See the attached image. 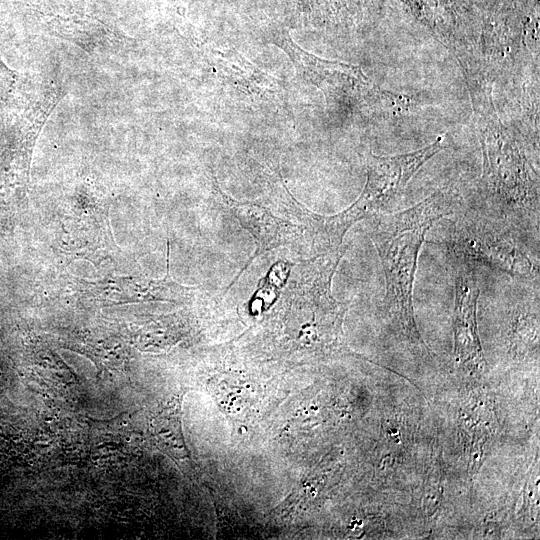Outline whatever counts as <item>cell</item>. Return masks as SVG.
<instances>
[{
    "label": "cell",
    "mask_w": 540,
    "mask_h": 540,
    "mask_svg": "<svg viewBox=\"0 0 540 540\" xmlns=\"http://www.w3.org/2000/svg\"><path fill=\"white\" fill-rule=\"evenodd\" d=\"M226 204L241 224L254 236L262 251L281 243L280 225L264 208L236 202L223 195Z\"/></svg>",
    "instance_id": "obj_7"
},
{
    "label": "cell",
    "mask_w": 540,
    "mask_h": 540,
    "mask_svg": "<svg viewBox=\"0 0 540 540\" xmlns=\"http://www.w3.org/2000/svg\"><path fill=\"white\" fill-rule=\"evenodd\" d=\"M452 202L448 192L437 191L406 210L378 217L370 229L385 276L386 311L411 336H417L412 297L419 252L429 229L451 212Z\"/></svg>",
    "instance_id": "obj_1"
},
{
    "label": "cell",
    "mask_w": 540,
    "mask_h": 540,
    "mask_svg": "<svg viewBox=\"0 0 540 540\" xmlns=\"http://www.w3.org/2000/svg\"><path fill=\"white\" fill-rule=\"evenodd\" d=\"M443 136L419 150L394 156L369 153L367 180L359 198L349 207L362 220L376 214L401 194L416 172L443 147Z\"/></svg>",
    "instance_id": "obj_3"
},
{
    "label": "cell",
    "mask_w": 540,
    "mask_h": 540,
    "mask_svg": "<svg viewBox=\"0 0 540 540\" xmlns=\"http://www.w3.org/2000/svg\"><path fill=\"white\" fill-rule=\"evenodd\" d=\"M19 84L20 75L10 69L0 56V108L13 104Z\"/></svg>",
    "instance_id": "obj_8"
},
{
    "label": "cell",
    "mask_w": 540,
    "mask_h": 540,
    "mask_svg": "<svg viewBox=\"0 0 540 540\" xmlns=\"http://www.w3.org/2000/svg\"><path fill=\"white\" fill-rule=\"evenodd\" d=\"M271 41L285 51L298 76L321 89L327 97L343 98L359 92H373L360 67L319 58L300 48L287 32L274 33Z\"/></svg>",
    "instance_id": "obj_4"
},
{
    "label": "cell",
    "mask_w": 540,
    "mask_h": 540,
    "mask_svg": "<svg viewBox=\"0 0 540 540\" xmlns=\"http://www.w3.org/2000/svg\"><path fill=\"white\" fill-rule=\"evenodd\" d=\"M484 214L467 213L450 226L445 247L460 262L481 264L510 276L533 279L536 266L520 240L504 222Z\"/></svg>",
    "instance_id": "obj_2"
},
{
    "label": "cell",
    "mask_w": 540,
    "mask_h": 540,
    "mask_svg": "<svg viewBox=\"0 0 540 540\" xmlns=\"http://www.w3.org/2000/svg\"><path fill=\"white\" fill-rule=\"evenodd\" d=\"M459 262L454 283V320L456 347L466 361L480 359L476 331V305L480 289L473 265Z\"/></svg>",
    "instance_id": "obj_6"
},
{
    "label": "cell",
    "mask_w": 540,
    "mask_h": 540,
    "mask_svg": "<svg viewBox=\"0 0 540 540\" xmlns=\"http://www.w3.org/2000/svg\"><path fill=\"white\" fill-rule=\"evenodd\" d=\"M42 25L49 34L69 41L89 53L114 51L126 44V37L118 31L85 15L43 12Z\"/></svg>",
    "instance_id": "obj_5"
}]
</instances>
